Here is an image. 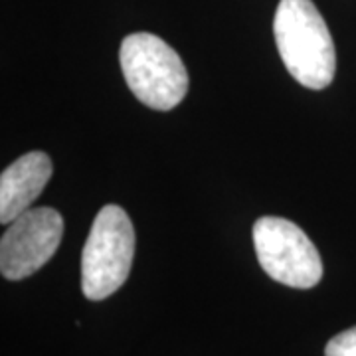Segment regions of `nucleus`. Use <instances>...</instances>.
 <instances>
[{"instance_id":"1","label":"nucleus","mask_w":356,"mask_h":356,"mask_svg":"<svg viewBox=\"0 0 356 356\" xmlns=\"http://www.w3.org/2000/svg\"><path fill=\"white\" fill-rule=\"evenodd\" d=\"M273 34L283 64L301 86H331L337 51L329 26L313 0H281L273 18Z\"/></svg>"},{"instance_id":"2","label":"nucleus","mask_w":356,"mask_h":356,"mask_svg":"<svg viewBox=\"0 0 356 356\" xmlns=\"http://www.w3.org/2000/svg\"><path fill=\"white\" fill-rule=\"evenodd\" d=\"M119 62L133 95L154 111L175 109L188 93V74L180 56L154 34H129Z\"/></svg>"},{"instance_id":"3","label":"nucleus","mask_w":356,"mask_h":356,"mask_svg":"<svg viewBox=\"0 0 356 356\" xmlns=\"http://www.w3.org/2000/svg\"><path fill=\"white\" fill-rule=\"evenodd\" d=\"M135 257V228L121 206H103L93 220L81 254V289L103 301L127 281Z\"/></svg>"},{"instance_id":"4","label":"nucleus","mask_w":356,"mask_h":356,"mask_svg":"<svg viewBox=\"0 0 356 356\" xmlns=\"http://www.w3.org/2000/svg\"><path fill=\"white\" fill-rule=\"evenodd\" d=\"M254 245L259 266L277 283L311 289L323 277V261L315 243L285 218H259L254 226Z\"/></svg>"},{"instance_id":"5","label":"nucleus","mask_w":356,"mask_h":356,"mask_svg":"<svg viewBox=\"0 0 356 356\" xmlns=\"http://www.w3.org/2000/svg\"><path fill=\"white\" fill-rule=\"evenodd\" d=\"M64 218L54 208H30L14 218L0 240V271L20 281L46 266L60 248Z\"/></svg>"},{"instance_id":"6","label":"nucleus","mask_w":356,"mask_h":356,"mask_svg":"<svg viewBox=\"0 0 356 356\" xmlns=\"http://www.w3.org/2000/svg\"><path fill=\"white\" fill-rule=\"evenodd\" d=\"M54 172L51 159L42 151L22 154L0 177V222L10 224L14 218L30 210L40 198Z\"/></svg>"},{"instance_id":"7","label":"nucleus","mask_w":356,"mask_h":356,"mask_svg":"<svg viewBox=\"0 0 356 356\" xmlns=\"http://www.w3.org/2000/svg\"><path fill=\"white\" fill-rule=\"evenodd\" d=\"M325 356H356V327L332 337L325 348Z\"/></svg>"}]
</instances>
